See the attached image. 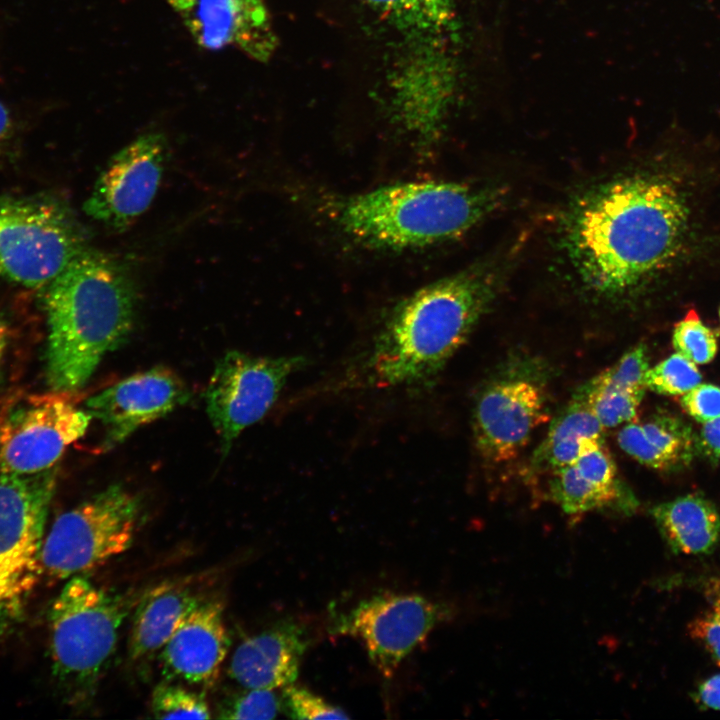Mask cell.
Wrapping results in <instances>:
<instances>
[{
  "instance_id": "obj_1",
  "label": "cell",
  "mask_w": 720,
  "mask_h": 720,
  "mask_svg": "<svg viewBox=\"0 0 720 720\" xmlns=\"http://www.w3.org/2000/svg\"><path fill=\"white\" fill-rule=\"evenodd\" d=\"M687 224L686 204L673 185L629 176L579 196L565 215L562 242L584 285L617 298L673 261Z\"/></svg>"
},
{
  "instance_id": "obj_2",
  "label": "cell",
  "mask_w": 720,
  "mask_h": 720,
  "mask_svg": "<svg viewBox=\"0 0 720 720\" xmlns=\"http://www.w3.org/2000/svg\"><path fill=\"white\" fill-rule=\"evenodd\" d=\"M137 292L127 267L91 248L80 252L47 286L46 378L51 390L76 392L102 359L125 344Z\"/></svg>"
},
{
  "instance_id": "obj_3",
  "label": "cell",
  "mask_w": 720,
  "mask_h": 720,
  "mask_svg": "<svg viewBox=\"0 0 720 720\" xmlns=\"http://www.w3.org/2000/svg\"><path fill=\"white\" fill-rule=\"evenodd\" d=\"M498 282L495 270L478 265L401 301L372 344L365 364L367 383L397 387L431 381L488 311Z\"/></svg>"
},
{
  "instance_id": "obj_4",
  "label": "cell",
  "mask_w": 720,
  "mask_h": 720,
  "mask_svg": "<svg viewBox=\"0 0 720 720\" xmlns=\"http://www.w3.org/2000/svg\"><path fill=\"white\" fill-rule=\"evenodd\" d=\"M496 188L449 181H415L351 196L337 208L338 225L375 248L403 250L459 237L500 203Z\"/></svg>"
},
{
  "instance_id": "obj_5",
  "label": "cell",
  "mask_w": 720,
  "mask_h": 720,
  "mask_svg": "<svg viewBox=\"0 0 720 720\" xmlns=\"http://www.w3.org/2000/svg\"><path fill=\"white\" fill-rule=\"evenodd\" d=\"M131 607L129 597L83 575L67 579L51 603V671L68 704L84 706L94 697Z\"/></svg>"
},
{
  "instance_id": "obj_6",
  "label": "cell",
  "mask_w": 720,
  "mask_h": 720,
  "mask_svg": "<svg viewBox=\"0 0 720 720\" xmlns=\"http://www.w3.org/2000/svg\"><path fill=\"white\" fill-rule=\"evenodd\" d=\"M56 466L18 474L0 471V632L18 621L42 571V548Z\"/></svg>"
},
{
  "instance_id": "obj_7",
  "label": "cell",
  "mask_w": 720,
  "mask_h": 720,
  "mask_svg": "<svg viewBox=\"0 0 720 720\" xmlns=\"http://www.w3.org/2000/svg\"><path fill=\"white\" fill-rule=\"evenodd\" d=\"M70 207L48 195L0 198V277L47 287L86 246Z\"/></svg>"
},
{
  "instance_id": "obj_8",
  "label": "cell",
  "mask_w": 720,
  "mask_h": 720,
  "mask_svg": "<svg viewBox=\"0 0 720 720\" xmlns=\"http://www.w3.org/2000/svg\"><path fill=\"white\" fill-rule=\"evenodd\" d=\"M142 513L140 498L120 483L63 512L44 539L43 574L66 581L123 554L135 539Z\"/></svg>"
},
{
  "instance_id": "obj_9",
  "label": "cell",
  "mask_w": 720,
  "mask_h": 720,
  "mask_svg": "<svg viewBox=\"0 0 720 720\" xmlns=\"http://www.w3.org/2000/svg\"><path fill=\"white\" fill-rule=\"evenodd\" d=\"M546 376L543 365L519 359L484 386L473 412L474 442L484 460L499 464L514 459L547 421Z\"/></svg>"
},
{
  "instance_id": "obj_10",
  "label": "cell",
  "mask_w": 720,
  "mask_h": 720,
  "mask_svg": "<svg viewBox=\"0 0 720 720\" xmlns=\"http://www.w3.org/2000/svg\"><path fill=\"white\" fill-rule=\"evenodd\" d=\"M91 419L76 405L73 392L52 390L10 400L0 412V471L31 474L54 467Z\"/></svg>"
},
{
  "instance_id": "obj_11",
  "label": "cell",
  "mask_w": 720,
  "mask_h": 720,
  "mask_svg": "<svg viewBox=\"0 0 720 720\" xmlns=\"http://www.w3.org/2000/svg\"><path fill=\"white\" fill-rule=\"evenodd\" d=\"M301 356L259 357L226 352L214 367L205 391L206 411L220 439L222 456L247 427L273 406L287 379L305 365Z\"/></svg>"
},
{
  "instance_id": "obj_12",
  "label": "cell",
  "mask_w": 720,
  "mask_h": 720,
  "mask_svg": "<svg viewBox=\"0 0 720 720\" xmlns=\"http://www.w3.org/2000/svg\"><path fill=\"white\" fill-rule=\"evenodd\" d=\"M450 616V608L419 594L380 592L339 614L332 632L359 639L370 662L391 678L402 661Z\"/></svg>"
},
{
  "instance_id": "obj_13",
  "label": "cell",
  "mask_w": 720,
  "mask_h": 720,
  "mask_svg": "<svg viewBox=\"0 0 720 720\" xmlns=\"http://www.w3.org/2000/svg\"><path fill=\"white\" fill-rule=\"evenodd\" d=\"M167 156L163 134L139 136L110 159L84 204L85 212L112 230H126L151 204Z\"/></svg>"
},
{
  "instance_id": "obj_14",
  "label": "cell",
  "mask_w": 720,
  "mask_h": 720,
  "mask_svg": "<svg viewBox=\"0 0 720 720\" xmlns=\"http://www.w3.org/2000/svg\"><path fill=\"white\" fill-rule=\"evenodd\" d=\"M191 393L171 369L156 366L130 375L89 397L85 409L103 426V452L124 442L141 426L186 404Z\"/></svg>"
},
{
  "instance_id": "obj_15",
  "label": "cell",
  "mask_w": 720,
  "mask_h": 720,
  "mask_svg": "<svg viewBox=\"0 0 720 720\" xmlns=\"http://www.w3.org/2000/svg\"><path fill=\"white\" fill-rule=\"evenodd\" d=\"M193 40L207 50L237 48L266 61L277 40L264 0H166Z\"/></svg>"
},
{
  "instance_id": "obj_16",
  "label": "cell",
  "mask_w": 720,
  "mask_h": 720,
  "mask_svg": "<svg viewBox=\"0 0 720 720\" xmlns=\"http://www.w3.org/2000/svg\"><path fill=\"white\" fill-rule=\"evenodd\" d=\"M229 646L224 606L216 598H205L185 615L161 649L162 674L169 681L211 687Z\"/></svg>"
},
{
  "instance_id": "obj_17",
  "label": "cell",
  "mask_w": 720,
  "mask_h": 720,
  "mask_svg": "<svg viewBox=\"0 0 720 720\" xmlns=\"http://www.w3.org/2000/svg\"><path fill=\"white\" fill-rule=\"evenodd\" d=\"M308 646L309 638L302 624L281 620L236 647L228 675L243 688H283L297 679Z\"/></svg>"
},
{
  "instance_id": "obj_18",
  "label": "cell",
  "mask_w": 720,
  "mask_h": 720,
  "mask_svg": "<svg viewBox=\"0 0 720 720\" xmlns=\"http://www.w3.org/2000/svg\"><path fill=\"white\" fill-rule=\"evenodd\" d=\"M205 598L186 580L160 584L146 592L135 605L129 659L143 663L160 653L185 615Z\"/></svg>"
},
{
  "instance_id": "obj_19",
  "label": "cell",
  "mask_w": 720,
  "mask_h": 720,
  "mask_svg": "<svg viewBox=\"0 0 720 720\" xmlns=\"http://www.w3.org/2000/svg\"><path fill=\"white\" fill-rule=\"evenodd\" d=\"M620 448L635 460L657 470H669L690 462L693 436L679 417L660 411L643 421L627 422L618 435Z\"/></svg>"
},
{
  "instance_id": "obj_20",
  "label": "cell",
  "mask_w": 720,
  "mask_h": 720,
  "mask_svg": "<svg viewBox=\"0 0 720 720\" xmlns=\"http://www.w3.org/2000/svg\"><path fill=\"white\" fill-rule=\"evenodd\" d=\"M657 527L677 554L699 555L713 551L720 538V516L706 498L689 494L651 509Z\"/></svg>"
},
{
  "instance_id": "obj_21",
  "label": "cell",
  "mask_w": 720,
  "mask_h": 720,
  "mask_svg": "<svg viewBox=\"0 0 720 720\" xmlns=\"http://www.w3.org/2000/svg\"><path fill=\"white\" fill-rule=\"evenodd\" d=\"M549 496L568 515L602 511L631 515L638 501L625 483L610 485L580 471L574 464L551 473Z\"/></svg>"
},
{
  "instance_id": "obj_22",
  "label": "cell",
  "mask_w": 720,
  "mask_h": 720,
  "mask_svg": "<svg viewBox=\"0 0 720 720\" xmlns=\"http://www.w3.org/2000/svg\"><path fill=\"white\" fill-rule=\"evenodd\" d=\"M399 28L421 36H438L454 24L449 0H364Z\"/></svg>"
},
{
  "instance_id": "obj_23",
  "label": "cell",
  "mask_w": 720,
  "mask_h": 720,
  "mask_svg": "<svg viewBox=\"0 0 720 720\" xmlns=\"http://www.w3.org/2000/svg\"><path fill=\"white\" fill-rule=\"evenodd\" d=\"M151 712L158 719H208L212 711L205 697L183 683L165 680L151 695Z\"/></svg>"
},
{
  "instance_id": "obj_24",
  "label": "cell",
  "mask_w": 720,
  "mask_h": 720,
  "mask_svg": "<svg viewBox=\"0 0 720 720\" xmlns=\"http://www.w3.org/2000/svg\"><path fill=\"white\" fill-rule=\"evenodd\" d=\"M578 391L585 397L604 428L632 421L644 396V393L599 386L592 380L582 385Z\"/></svg>"
},
{
  "instance_id": "obj_25",
  "label": "cell",
  "mask_w": 720,
  "mask_h": 720,
  "mask_svg": "<svg viewBox=\"0 0 720 720\" xmlns=\"http://www.w3.org/2000/svg\"><path fill=\"white\" fill-rule=\"evenodd\" d=\"M701 379L695 363L676 353L648 369L645 386L659 394L683 395L699 385Z\"/></svg>"
},
{
  "instance_id": "obj_26",
  "label": "cell",
  "mask_w": 720,
  "mask_h": 720,
  "mask_svg": "<svg viewBox=\"0 0 720 720\" xmlns=\"http://www.w3.org/2000/svg\"><path fill=\"white\" fill-rule=\"evenodd\" d=\"M675 350L696 364L710 362L717 352L713 332L703 324L695 310H689L673 332Z\"/></svg>"
},
{
  "instance_id": "obj_27",
  "label": "cell",
  "mask_w": 720,
  "mask_h": 720,
  "mask_svg": "<svg viewBox=\"0 0 720 720\" xmlns=\"http://www.w3.org/2000/svg\"><path fill=\"white\" fill-rule=\"evenodd\" d=\"M649 369L647 349L638 344L628 350L613 366L591 380L603 387L645 393V376Z\"/></svg>"
},
{
  "instance_id": "obj_28",
  "label": "cell",
  "mask_w": 720,
  "mask_h": 720,
  "mask_svg": "<svg viewBox=\"0 0 720 720\" xmlns=\"http://www.w3.org/2000/svg\"><path fill=\"white\" fill-rule=\"evenodd\" d=\"M281 711V698L275 689L244 688L233 695L219 710L224 719H273Z\"/></svg>"
},
{
  "instance_id": "obj_29",
  "label": "cell",
  "mask_w": 720,
  "mask_h": 720,
  "mask_svg": "<svg viewBox=\"0 0 720 720\" xmlns=\"http://www.w3.org/2000/svg\"><path fill=\"white\" fill-rule=\"evenodd\" d=\"M281 711L293 719H347L339 707L326 702L307 688L290 684L282 688Z\"/></svg>"
},
{
  "instance_id": "obj_30",
  "label": "cell",
  "mask_w": 720,
  "mask_h": 720,
  "mask_svg": "<svg viewBox=\"0 0 720 720\" xmlns=\"http://www.w3.org/2000/svg\"><path fill=\"white\" fill-rule=\"evenodd\" d=\"M684 410L695 420L705 423L720 416V388L699 384L681 397Z\"/></svg>"
},
{
  "instance_id": "obj_31",
  "label": "cell",
  "mask_w": 720,
  "mask_h": 720,
  "mask_svg": "<svg viewBox=\"0 0 720 720\" xmlns=\"http://www.w3.org/2000/svg\"><path fill=\"white\" fill-rule=\"evenodd\" d=\"M688 632L720 665V601L712 602L711 609L690 622Z\"/></svg>"
},
{
  "instance_id": "obj_32",
  "label": "cell",
  "mask_w": 720,
  "mask_h": 720,
  "mask_svg": "<svg viewBox=\"0 0 720 720\" xmlns=\"http://www.w3.org/2000/svg\"><path fill=\"white\" fill-rule=\"evenodd\" d=\"M693 698L701 709L720 711V674L700 683Z\"/></svg>"
},
{
  "instance_id": "obj_33",
  "label": "cell",
  "mask_w": 720,
  "mask_h": 720,
  "mask_svg": "<svg viewBox=\"0 0 720 720\" xmlns=\"http://www.w3.org/2000/svg\"><path fill=\"white\" fill-rule=\"evenodd\" d=\"M700 444L710 458L720 460V416L705 422L700 433Z\"/></svg>"
},
{
  "instance_id": "obj_34",
  "label": "cell",
  "mask_w": 720,
  "mask_h": 720,
  "mask_svg": "<svg viewBox=\"0 0 720 720\" xmlns=\"http://www.w3.org/2000/svg\"><path fill=\"white\" fill-rule=\"evenodd\" d=\"M13 130V123L10 112L0 101V153L5 148Z\"/></svg>"
},
{
  "instance_id": "obj_35",
  "label": "cell",
  "mask_w": 720,
  "mask_h": 720,
  "mask_svg": "<svg viewBox=\"0 0 720 720\" xmlns=\"http://www.w3.org/2000/svg\"><path fill=\"white\" fill-rule=\"evenodd\" d=\"M8 338H9L8 324H7V321L5 320V318L0 314V362L2 360L6 346L8 344Z\"/></svg>"
},
{
  "instance_id": "obj_36",
  "label": "cell",
  "mask_w": 720,
  "mask_h": 720,
  "mask_svg": "<svg viewBox=\"0 0 720 720\" xmlns=\"http://www.w3.org/2000/svg\"><path fill=\"white\" fill-rule=\"evenodd\" d=\"M707 593L712 602L720 601V577L712 579L707 585Z\"/></svg>"
},
{
  "instance_id": "obj_37",
  "label": "cell",
  "mask_w": 720,
  "mask_h": 720,
  "mask_svg": "<svg viewBox=\"0 0 720 720\" xmlns=\"http://www.w3.org/2000/svg\"><path fill=\"white\" fill-rule=\"evenodd\" d=\"M719 316H720V309H719Z\"/></svg>"
}]
</instances>
